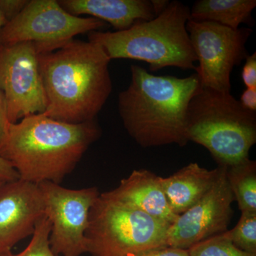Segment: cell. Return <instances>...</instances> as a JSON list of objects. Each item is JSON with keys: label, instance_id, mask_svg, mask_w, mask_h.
<instances>
[{"label": "cell", "instance_id": "obj_1", "mask_svg": "<svg viewBox=\"0 0 256 256\" xmlns=\"http://www.w3.org/2000/svg\"><path fill=\"white\" fill-rule=\"evenodd\" d=\"M101 134L96 120L69 124L34 114L8 124L0 141V158L16 170L20 180L60 184Z\"/></svg>", "mask_w": 256, "mask_h": 256}, {"label": "cell", "instance_id": "obj_2", "mask_svg": "<svg viewBox=\"0 0 256 256\" xmlns=\"http://www.w3.org/2000/svg\"><path fill=\"white\" fill-rule=\"evenodd\" d=\"M47 100L44 116L60 122L95 120L112 92L110 60L92 42L72 40L40 55Z\"/></svg>", "mask_w": 256, "mask_h": 256}, {"label": "cell", "instance_id": "obj_3", "mask_svg": "<svg viewBox=\"0 0 256 256\" xmlns=\"http://www.w3.org/2000/svg\"><path fill=\"white\" fill-rule=\"evenodd\" d=\"M201 88L196 74L183 78L158 76L132 65L130 84L118 98L124 128L142 148L186 146L188 105Z\"/></svg>", "mask_w": 256, "mask_h": 256}, {"label": "cell", "instance_id": "obj_4", "mask_svg": "<svg viewBox=\"0 0 256 256\" xmlns=\"http://www.w3.org/2000/svg\"><path fill=\"white\" fill-rule=\"evenodd\" d=\"M190 20L188 6L170 2L168 8L151 21L138 22L124 31L92 32L88 40L100 45L110 60L146 62L151 72L166 67L196 70L197 57L186 28Z\"/></svg>", "mask_w": 256, "mask_h": 256}, {"label": "cell", "instance_id": "obj_5", "mask_svg": "<svg viewBox=\"0 0 256 256\" xmlns=\"http://www.w3.org/2000/svg\"><path fill=\"white\" fill-rule=\"evenodd\" d=\"M186 136L204 146L218 166L248 159L256 143V112L246 110L232 92L201 88L190 101Z\"/></svg>", "mask_w": 256, "mask_h": 256}, {"label": "cell", "instance_id": "obj_6", "mask_svg": "<svg viewBox=\"0 0 256 256\" xmlns=\"http://www.w3.org/2000/svg\"><path fill=\"white\" fill-rule=\"evenodd\" d=\"M170 224L100 194L86 233L92 256H129L168 248Z\"/></svg>", "mask_w": 256, "mask_h": 256}, {"label": "cell", "instance_id": "obj_7", "mask_svg": "<svg viewBox=\"0 0 256 256\" xmlns=\"http://www.w3.org/2000/svg\"><path fill=\"white\" fill-rule=\"evenodd\" d=\"M107 26L98 18L69 14L56 0H31L18 16L5 24L0 45L32 42L42 54L58 50L78 35L100 31Z\"/></svg>", "mask_w": 256, "mask_h": 256}, {"label": "cell", "instance_id": "obj_8", "mask_svg": "<svg viewBox=\"0 0 256 256\" xmlns=\"http://www.w3.org/2000/svg\"><path fill=\"white\" fill-rule=\"evenodd\" d=\"M186 28L200 64L196 74L202 88L230 92V76L234 67L249 56L246 45L252 30H234L218 24L192 20Z\"/></svg>", "mask_w": 256, "mask_h": 256}, {"label": "cell", "instance_id": "obj_9", "mask_svg": "<svg viewBox=\"0 0 256 256\" xmlns=\"http://www.w3.org/2000/svg\"><path fill=\"white\" fill-rule=\"evenodd\" d=\"M40 55L38 47L32 42L0 45V88L4 92L10 124L46 112Z\"/></svg>", "mask_w": 256, "mask_h": 256}, {"label": "cell", "instance_id": "obj_10", "mask_svg": "<svg viewBox=\"0 0 256 256\" xmlns=\"http://www.w3.org/2000/svg\"><path fill=\"white\" fill-rule=\"evenodd\" d=\"M44 203L45 216L52 225L50 242L60 256L88 254L86 233L90 210L100 193L96 188L69 190L45 182L38 184Z\"/></svg>", "mask_w": 256, "mask_h": 256}, {"label": "cell", "instance_id": "obj_11", "mask_svg": "<svg viewBox=\"0 0 256 256\" xmlns=\"http://www.w3.org/2000/svg\"><path fill=\"white\" fill-rule=\"evenodd\" d=\"M218 168L220 174L212 190L170 226L168 246L188 250L204 240L228 232L235 200L227 180V166Z\"/></svg>", "mask_w": 256, "mask_h": 256}, {"label": "cell", "instance_id": "obj_12", "mask_svg": "<svg viewBox=\"0 0 256 256\" xmlns=\"http://www.w3.org/2000/svg\"><path fill=\"white\" fill-rule=\"evenodd\" d=\"M40 186L18 180L0 186V255L12 252L18 242L33 235L44 216Z\"/></svg>", "mask_w": 256, "mask_h": 256}, {"label": "cell", "instance_id": "obj_13", "mask_svg": "<svg viewBox=\"0 0 256 256\" xmlns=\"http://www.w3.org/2000/svg\"><path fill=\"white\" fill-rule=\"evenodd\" d=\"M161 178L148 170H134L117 188L102 194L171 226L178 216L170 208Z\"/></svg>", "mask_w": 256, "mask_h": 256}, {"label": "cell", "instance_id": "obj_14", "mask_svg": "<svg viewBox=\"0 0 256 256\" xmlns=\"http://www.w3.org/2000/svg\"><path fill=\"white\" fill-rule=\"evenodd\" d=\"M60 6L69 14L88 15L114 30L124 31L138 22L151 21L156 18L150 0H60Z\"/></svg>", "mask_w": 256, "mask_h": 256}, {"label": "cell", "instance_id": "obj_15", "mask_svg": "<svg viewBox=\"0 0 256 256\" xmlns=\"http://www.w3.org/2000/svg\"><path fill=\"white\" fill-rule=\"evenodd\" d=\"M220 168L208 170L191 163L168 178H162L166 200L175 215L180 216L196 205L212 190Z\"/></svg>", "mask_w": 256, "mask_h": 256}, {"label": "cell", "instance_id": "obj_16", "mask_svg": "<svg viewBox=\"0 0 256 256\" xmlns=\"http://www.w3.org/2000/svg\"><path fill=\"white\" fill-rule=\"evenodd\" d=\"M256 0H200L191 9V20L210 22L237 30L242 24L252 22Z\"/></svg>", "mask_w": 256, "mask_h": 256}, {"label": "cell", "instance_id": "obj_17", "mask_svg": "<svg viewBox=\"0 0 256 256\" xmlns=\"http://www.w3.org/2000/svg\"><path fill=\"white\" fill-rule=\"evenodd\" d=\"M227 180L240 212H256V162L248 159L227 166Z\"/></svg>", "mask_w": 256, "mask_h": 256}, {"label": "cell", "instance_id": "obj_18", "mask_svg": "<svg viewBox=\"0 0 256 256\" xmlns=\"http://www.w3.org/2000/svg\"><path fill=\"white\" fill-rule=\"evenodd\" d=\"M228 232L194 246L188 250L190 256H256L236 247Z\"/></svg>", "mask_w": 256, "mask_h": 256}, {"label": "cell", "instance_id": "obj_19", "mask_svg": "<svg viewBox=\"0 0 256 256\" xmlns=\"http://www.w3.org/2000/svg\"><path fill=\"white\" fill-rule=\"evenodd\" d=\"M228 233L236 247L256 255V212H242L236 226Z\"/></svg>", "mask_w": 256, "mask_h": 256}, {"label": "cell", "instance_id": "obj_20", "mask_svg": "<svg viewBox=\"0 0 256 256\" xmlns=\"http://www.w3.org/2000/svg\"><path fill=\"white\" fill-rule=\"evenodd\" d=\"M50 230L52 225L50 220L44 216L38 220L32 235L31 242L22 252L14 254L10 252L0 256H60L56 255L50 248Z\"/></svg>", "mask_w": 256, "mask_h": 256}, {"label": "cell", "instance_id": "obj_21", "mask_svg": "<svg viewBox=\"0 0 256 256\" xmlns=\"http://www.w3.org/2000/svg\"><path fill=\"white\" fill-rule=\"evenodd\" d=\"M28 2V0H0V11L6 24L18 16Z\"/></svg>", "mask_w": 256, "mask_h": 256}, {"label": "cell", "instance_id": "obj_22", "mask_svg": "<svg viewBox=\"0 0 256 256\" xmlns=\"http://www.w3.org/2000/svg\"><path fill=\"white\" fill-rule=\"evenodd\" d=\"M245 60L242 76V82L246 88H256V54L249 55Z\"/></svg>", "mask_w": 256, "mask_h": 256}, {"label": "cell", "instance_id": "obj_23", "mask_svg": "<svg viewBox=\"0 0 256 256\" xmlns=\"http://www.w3.org/2000/svg\"><path fill=\"white\" fill-rule=\"evenodd\" d=\"M129 256H190V254L188 250L168 247Z\"/></svg>", "mask_w": 256, "mask_h": 256}, {"label": "cell", "instance_id": "obj_24", "mask_svg": "<svg viewBox=\"0 0 256 256\" xmlns=\"http://www.w3.org/2000/svg\"><path fill=\"white\" fill-rule=\"evenodd\" d=\"M239 102L246 110L256 112V88H247L240 96Z\"/></svg>", "mask_w": 256, "mask_h": 256}, {"label": "cell", "instance_id": "obj_25", "mask_svg": "<svg viewBox=\"0 0 256 256\" xmlns=\"http://www.w3.org/2000/svg\"><path fill=\"white\" fill-rule=\"evenodd\" d=\"M20 176L16 170L10 165L9 162L0 158V180L10 182L20 180Z\"/></svg>", "mask_w": 256, "mask_h": 256}, {"label": "cell", "instance_id": "obj_26", "mask_svg": "<svg viewBox=\"0 0 256 256\" xmlns=\"http://www.w3.org/2000/svg\"><path fill=\"white\" fill-rule=\"evenodd\" d=\"M10 124L8 118V110H6V100L4 92L0 88V141L2 139L6 128Z\"/></svg>", "mask_w": 256, "mask_h": 256}, {"label": "cell", "instance_id": "obj_27", "mask_svg": "<svg viewBox=\"0 0 256 256\" xmlns=\"http://www.w3.org/2000/svg\"><path fill=\"white\" fill-rule=\"evenodd\" d=\"M156 18L163 12L169 6L170 2L168 0H150Z\"/></svg>", "mask_w": 256, "mask_h": 256}, {"label": "cell", "instance_id": "obj_28", "mask_svg": "<svg viewBox=\"0 0 256 256\" xmlns=\"http://www.w3.org/2000/svg\"><path fill=\"white\" fill-rule=\"evenodd\" d=\"M5 24H6V22H5L4 18H3V15L2 14L1 11H0V34H1L2 30Z\"/></svg>", "mask_w": 256, "mask_h": 256}, {"label": "cell", "instance_id": "obj_29", "mask_svg": "<svg viewBox=\"0 0 256 256\" xmlns=\"http://www.w3.org/2000/svg\"><path fill=\"white\" fill-rule=\"evenodd\" d=\"M5 182L2 181V180H0V186H2V185L3 184H4Z\"/></svg>", "mask_w": 256, "mask_h": 256}]
</instances>
